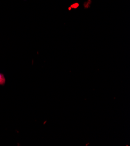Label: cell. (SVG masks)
<instances>
[{
    "instance_id": "obj_1",
    "label": "cell",
    "mask_w": 130,
    "mask_h": 146,
    "mask_svg": "<svg viewBox=\"0 0 130 146\" xmlns=\"http://www.w3.org/2000/svg\"><path fill=\"white\" fill-rule=\"evenodd\" d=\"M6 83L5 76L2 73H0V86H4Z\"/></svg>"
}]
</instances>
